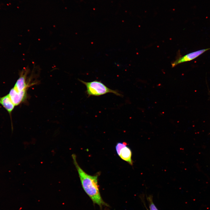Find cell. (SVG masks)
<instances>
[{
	"label": "cell",
	"mask_w": 210,
	"mask_h": 210,
	"mask_svg": "<svg viewBox=\"0 0 210 210\" xmlns=\"http://www.w3.org/2000/svg\"><path fill=\"white\" fill-rule=\"evenodd\" d=\"M27 90L18 91L13 87L10 89L8 94L13 103L16 106L25 100L27 96Z\"/></svg>",
	"instance_id": "4"
},
{
	"label": "cell",
	"mask_w": 210,
	"mask_h": 210,
	"mask_svg": "<svg viewBox=\"0 0 210 210\" xmlns=\"http://www.w3.org/2000/svg\"><path fill=\"white\" fill-rule=\"evenodd\" d=\"M210 49V48L198 50L191 52L177 59L172 63V67H174L181 63L192 60Z\"/></svg>",
	"instance_id": "5"
},
{
	"label": "cell",
	"mask_w": 210,
	"mask_h": 210,
	"mask_svg": "<svg viewBox=\"0 0 210 210\" xmlns=\"http://www.w3.org/2000/svg\"><path fill=\"white\" fill-rule=\"evenodd\" d=\"M123 160L126 161L131 165L133 162L132 159V152L130 149L127 146L123 147L117 154Z\"/></svg>",
	"instance_id": "6"
},
{
	"label": "cell",
	"mask_w": 210,
	"mask_h": 210,
	"mask_svg": "<svg viewBox=\"0 0 210 210\" xmlns=\"http://www.w3.org/2000/svg\"><path fill=\"white\" fill-rule=\"evenodd\" d=\"M30 70L27 66L24 68L20 73L19 77L17 80L13 87L18 91L27 90L29 86L34 83H30L32 76L28 78V75L30 73Z\"/></svg>",
	"instance_id": "3"
},
{
	"label": "cell",
	"mask_w": 210,
	"mask_h": 210,
	"mask_svg": "<svg viewBox=\"0 0 210 210\" xmlns=\"http://www.w3.org/2000/svg\"><path fill=\"white\" fill-rule=\"evenodd\" d=\"M0 104L6 110L10 116L15 106L8 94L0 98Z\"/></svg>",
	"instance_id": "7"
},
{
	"label": "cell",
	"mask_w": 210,
	"mask_h": 210,
	"mask_svg": "<svg viewBox=\"0 0 210 210\" xmlns=\"http://www.w3.org/2000/svg\"><path fill=\"white\" fill-rule=\"evenodd\" d=\"M73 162L78 171L82 187L93 202L102 207L108 206L103 200L99 192L97 174L91 175L86 173L80 166L76 160V155L72 154Z\"/></svg>",
	"instance_id": "1"
},
{
	"label": "cell",
	"mask_w": 210,
	"mask_h": 210,
	"mask_svg": "<svg viewBox=\"0 0 210 210\" xmlns=\"http://www.w3.org/2000/svg\"><path fill=\"white\" fill-rule=\"evenodd\" d=\"M79 80L85 85L87 88L86 93L88 97L98 96L108 93H112L120 97L123 96L118 91L110 89L100 81L96 80L86 82L80 79Z\"/></svg>",
	"instance_id": "2"
},
{
	"label": "cell",
	"mask_w": 210,
	"mask_h": 210,
	"mask_svg": "<svg viewBox=\"0 0 210 210\" xmlns=\"http://www.w3.org/2000/svg\"><path fill=\"white\" fill-rule=\"evenodd\" d=\"M150 201V210H158L156 207L155 206V204L153 203L151 199H150V198L149 199Z\"/></svg>",
	"instance_id": "8"
}]
</instances>
